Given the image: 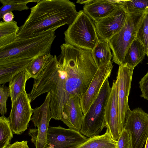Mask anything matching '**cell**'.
<instances>
[{
    "label": "cell",
    "instance_id": "obj_13",
    "mask_svg": "<svg viewBox=\"0 0 148 148\" xmlns=\"http://www.w3.org/2000/svg\"><path fill=\"white\" fill-rule=\"evenodd\" d=\"M118 92V81L116 79L113 81L104 114L107 130L116 141H117L120 136L119 128Z\"/></svg>",
    "mask_w": 148,
    "mask_h": 148
},
{
    "label": "cell",
    "instance_id": "obj_20",
    "mask_svg": "<svg viewBox=\"0 0 148 148\" xmlns=\"http://www.w3.org/2000/svg\"><path fill=\"white\" fill-rule=\"evenodd\" d=\"M117 143L106 130L104 134L89 138L76 148H116Z\"/></svg>",
    "mask_w": 148,
    "mask_h": 148
},
{
    "label": "cell",
    "instance_id": "obj_10",
    "mask_svg": "<svg viewBox=\"0 0 148 148\" xmlns=\"http://www.w3.org/2000/svg\"><path fill=\"white\" fill-rule=\"evenodd\" d=\"M124 128L131 132L132 148H143L148 137V113L139 108L130 110Z\"/></svg>",
    "mask_w": 148,
    "mask_h": 148
},
{
    "label": "cell",
    "instance_id": "obj_12",
    "mask_svg": "<svg viewBox=\"0 0 148 148\" xmlns=\"http://www.w3.org/2000/svg\"><path fill=\"white\" fill-rule=\"evenodd\" d=\"M113 67V62L111 61L99 67L87 90L80 98L84 115L86 114L96 99L106 80L110 77Z\"/></svg>",
    "mask_w": 148,
    "mask_h": 148
},
{
    "label": "cell",
    "instance_id": "obj_30",
    "mask_svg": "<svg viewBox=\"0 0 148 148\" xmlns=\"http://www.w3.org/2000/svg\"><path fill=\"white\" fill-rule=\"evenodd\" d=\"M6 148H29L27 140L17 141L10 144Z\"/></svg>",
    "mask_w": 148,
    "mask_h": 148
},
{
    "label": "cell",
    "instance_id": "obj_4",
    "mask_svg": "<svg viewBox=\"0 0 148 148\" xmlns=\"http://www.w3.org/2000/svg\"><path fill=\"white\" fill-rule=\"evenodd\" d=\"M146 14L129 12L121 29L108 41L112 52L113 62L119 66L122 65L126 53L136 38L138 30Z\"/></svg>",
    "mask_w": 148,
    "mask_h": 148
},
{
    "label": "cell",
    "instance_id": "obj_21",
    "mask_svg": "<svg viewBox=\"0 0 148 148\" xmlns=\"http://www.w3.org/2000/svg\"><path fill=\"white\" fill-rule=\"evenodd\" d=\"M92 54L99 67L111 61L113 58V55L108 42L100 39L92 51Z\"/></svg>",
    "mask_w": 148,
    "mask_h": 148
},
{
    "label": "cell",
    "instance_id": "obj_26",
    "mask_svg": "<svg viewBox=\"0 0 148 148\" xmlns=\"http://www.w3.org/2000/svg\"><path fill=\"white\" fill-rule=\"evenodd\" d=\"M136 38L143 45L148 58V14L145 17L138 30Z\"/></svg>",
    "mask_w": 148,
    "mask_h": 148
},
{
    "label": "cell",
    "instance_id": "obj_31",
    "mask_svg": "<svg viewBox=\"0 0 148 148\" xmlns=\"http://www.w3.org/2000/svg\"><path fill=\"white\" fill-rule=\"evenodd\" d=\"M14 16L12 12H8L3 16L2 18L3 21L6 22H10L13 21Z\"/></svg>",
    "mask_w": 148,
    "mask_h": 148
},
{
    "label": "cell",
    "instance_id": "obj_14",
    "mask_svg": "<svg viewBox=\"0 0 148 148\" xmlns=\"http://www.w3.org/2000/svg\"><path fill=\"white\" fill-rule=\"evenodd\" d=\"M84 116L80 98L75 97L70 98L64 104L60 120L69 128L80 132Z\"/></svg>",
    "mask_w": 148,
    "mask_h": 148
},
{
    "label": "cell",
    "instance_id": "obj_7",
    "mask_svg": "<svg viewBox=\"0 0 148 148\" xmlns=\"http://www.w3.org/2000/svg\"><path fill=\"white\" fill-rule=\"evenodd\" d=\"M134 69L127 64L119 66L116 79L118 84V107L119 131L124 129L126 120L130 110L128 105V97L131 89Z\"/></svg>",
    "mask_w": 148,
    "mask_h": 148
},
{
    "label": "cell",
    "instance_id": "obj_2",
    "mask_svg": "<svg viewBox=\"0 0 148 148\" xmlns=\"http://www.w3.org/2000/svg\"><path fill=\"white\" fill-rule=\"evenodd\" d=\"M55 31L43 32L24 37L0 49V61L16 59H34L50 52L56 38Z\"/></svg>",
    "mask_w": 148,
    "mask_h": 148
},
{
    "label": "cell",
    "instance_id": "obj_1",
    "mask_svg": "<svg viewBox=\"0 0 148 148\" xmlns=\"http://www.w3.org/2000/svg\"><path fill=\"white\" fill-rule=\"evenodd\" d=\"M78 13L75 5L69 0H40L31 8L29 14L20 27L18 37L55 31L62 26H69Z\"/></svg>",
    "mask_w": 148,
    "mask_h": 148
},
{
    "label": "cell",
    "instance_id": "obj_23",
    "mask_svg": "<svg viewBox=\"0 0 148 148\" xmlns=\"http://www.w3.org/2000/svg\"><path fill=\"white\" fill-rule=\"evenodd\" d=\"M9 117L4 115L0 117V148H6L13 137Z\"/></svg>",
    "mask_w": 148,
    "mask_h": 148
},
{
    "label": "cell",
    "instance_id": "obj_6",
    "mask_svg": "<svg viewBox=\"0 0 148 148\" xmlns=\"http://www.w3.org/2000/svg\"><path fill=\"white\" fill-rule=\"evenodd\" d=\"M50 92L47 93L43 103L33 109L31 120L37 128L29 129L28 134L35 148H45L49 122L52 118L49 107Z\"/></svg>",
    "mask_w": 148,
    "mask_h": 148
},
{
    "label": "cell",
    "instance_id": "obj_29",
    "mask_svg": "<svg viewBox=\"0 0 148 148\" xmlns=\"http://www.w3.org/2000/svg\"><path fill=\"white\" fill-rule=\"evenodd\" d=\"M142 94L141 97L148 100V71L139 82Z\"/></svg>",
    "mask_w": 148,
    "mask_h": 148
},
{
    "label": "cell",
    "instance_id": "obj_25",
    "mask_svg": "<svg viewBox=\"0 0 148 148\" xmlns=\"http://www.w3.org/2000/svg\"><path fill=\"white\" fill-rule=\"evenodd\" d=\"M123 5L129 12L148 14V0H124Z\"/></svg>",
    "mask_w": 148,
    "mask_h": 148
},
{
    "label": "cell",
    "instance_id": "obj_27",
    "mask_svg": "<svg viewBox=\"0 0 148 148\" xmlns=\"http://www.w3.org/2000/svg\"><path fill=\"white\" fill-rule=\"evenodd\" d=\"M132 147L131 132L124 128L117 140L116 148H132Z\"/></svg>",
    "mask_w": 148,
    "mask_h": 148
},
{
    "label": "cell",
    "instance_id": "obj_17",
    "mask_svg": "<svg viewBox=\"0 0 148 148\" xmlns=\"http://www.w3.org/2000/svg\"><path fill=\"white\" fill-rule=\"evenodd\" d=\"M146 55L145 50L143 45L136 38L127 50L122 65L127 64L134 69L143 60Z\"/></svg>",
    "mask_w": 148,
    "mask_h": 148
},
{
    "label": "cell",
    "instance_id": "obj_19",
    "mask_svg": "<svg viewBox=\"0 0 148 148\" xmlns=\"http://www.w3.org/2000/svg\"><path fill=\"white\" fill-rule=\"evenodd\" d=\"M19 29L16 21L0 22V49L3 48L16 39Z\"/></svg>",
    "mask_w": 148,
    "mask_h": 148
},
{
    "label": "cell",
    "instance_id": "obj_24",
    "mask_svg": "<svg viewBox=\"0 0 148 148\" xmlns=\"http://www.w3.org/2000/svg\"><path fill=\"white\" fill-rule=\"evenodd\" d=\"M53 56L50 52L34 59L26 69L31 78L36 79L47 62Z\"/></svg>",
    "mask_w": 148,
    "mask_h": 148
},
{
    "label": "cell",
    "instance_id": "obj_9",
    "mask_svg": "<svg viewBox=\"0 0 148 148\" xmlns=\"http://www.w3.org/2000/svg\"><path fill=\"white\" fill-rule=\"evenodd\" d=\"M88 139L79 131L49 126L45 148H76Z\"/></svg>",
    "mask_w": 148,
    "mask_h": 148
},
{
    "label": "cell",
    "instance_id": "obj_28",
    "mask_svg": "<svg viewBox=\"0 0 148 148\" xmlns=\"http://www.w3.org/2000/svg\"><path fill=\"white\" fill-rule=\"evenodd\" d=\"M10 93L9 87L5 84L0 86V113L2 115H4L7 112L6 102L10 97Z\"/></svg>",
    "mask_w": 148,
    "mask_h": 148
},
{
    "label": "cell",
    "instance_id": "obj_11",
    "mask_svg": "<svg viewBox=\"0 0 148 148\" xmlns=\"http://www.w3.org/2000/svg\"><path fill=\"white\" fill-rule=\"evenodd\" d=\"M128 14L124 5H118L106 16L94 22L99 38L108 42L121 29Z\"/></svg>",
    "mask_w": 148,
    "mask_h": 148
},
{
    "label": "cell",
    "instance_id": "obj_34",
    "mask_svg": "<svg viewBox=\"0 0 148 148\" xmlns=\"http://www.w3.org/2000/svg\"></svg>",
    "mask_w": 148,
    "mask_h": 148
},
{
    "label": "cell",
    "instance_id": "obj_33",
    "mask_svg": "<svg viewBox=\"0 0 148 148\" xmlns=\"http://www.w3.org/2000/svg\"><path fill=\"white\" fill-rule=\"evenodd\" d=\"M144 148H148V137L146 141Z\"/></svg>",
    "mask_w": 148,
    "mask_h": 148
},
{
    "label": "cell",
    "instance_id": "obj_15",
    "mask_svg": "<svg viewBox=\"0 0 148 148\" xmlns=\"http://www.w3.org/2000/svg\"><path fill=\"white\" fill-rule=\"evenodd\" d=\"M117 5L115 0H92L84 5L83 10L94 22H97L111 13Z\"/></svg>",
    "mask_w": 148,
    "mask_h": 148
},
{
    "label": "cell",
    "instance_id": "obj_5",
    "mask_svg": "<svg viewBox=\"0 0 148 148\" xmlns=\"http://www.w3.org/2000/svg\"><path fill=\"white\" fill-rule=\"evenodd\" d=\"M111 90L108 79L103 85L96 99L84 116L80 132L89 138L98 135L106 127L105 111Z\"/></svg>",
    "mask_w": 148,
    "mask_h": 148
},
{
    "label": "cell",
    "instance_id": "obj_22",
    "mask_svg": "<svg viewBox=\"0 0 148 148\" xmlns=\"http://www.w3.org/2000/svg\"><path fill=\"white\" fill-rule=\"evenodd\" d=\"M40 0H0L2 6L0 8V19L6 13L13 11H21L29 9L27 4L30 3H38Z\"/></svg>",
    "mask_w": 148,
    "mask_h": 148
},
{
    "label": "cell",
    "instance_id": "obj_8",
    "mask_svg": "<svg viewBox=\"0 0 148 148\" xmlns=\"http://www.w3.org/2000/svg\"><path fill=\"white\" fill-rule=\"evenodd\" d=\"M31 102L25 91L12 103L9 118L13 134L21 135L27 129L33 113Z\"/></svg>",
    "mask_w": 148,
    "mask_h": 148
},
{
    "label": "cell",
    "instance_id": "obj_16",
    "mask_svg": "<svg viewBox=\"0 0 148 148\" xmlns=\"http://www.w3.org/2000/svg\"><path fill=\"white\" fill-rule=\"evenodd\" d=\"M34 59H16L0 61V84L9 82L14 76L26 69Z\"/></svg>",
    "mask_w": 148,
    "mask_h": 148
},
{
    "label": "cell",
    "instance_id": "obj_3",
    "mask_svg": "<svg viewBox=\"0 0 148 148\" xmlns=\"http://www.w3.org/2000/svg\"><path fill=\"white\" fill-rule=\"evenodd\" d=\"M64 34L66 43L88 50L92 51L99 40L94 22L83 10L78 12Z\"/></svg>",
    "mask_w": 148,
    "mask_h": 148
},
{
    "label": "cell",
    "instance_id": "obj_32",
    "mask_svg": "<svg viewBox=\"0 0 148 148\" xmlns=\"http://www.w3.org/2000/svg\"><path fill=\"white\" fill-rule=\"evenodd\" d=\"M92 1V0H78L77 1L76 3L80 4H84L85 5L90 3Z\"/></svg>",
    "mask_w": 148,
    "mask_h": 148
},
{
    "label": "cell",
    "instance_id": "obj_18",
    "mask_svg": "<svg viewBox=\"0 0 148 148\" xmlns=\"http://www.w3.org/2000/svg\"><path fill=\"white\" fill-rule=\"evenodd\" d=\"M31 77L26 69L13 76L9 82V88L11 103L24 91H26V81Z\"/></svg>",
    "mask_w": 148,
    "mask_h": 148
}]
</instances>
